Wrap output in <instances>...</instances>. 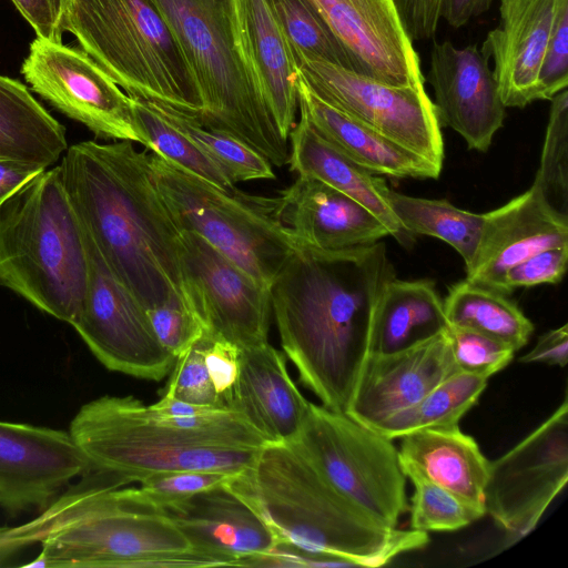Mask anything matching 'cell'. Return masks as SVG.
Masks as SVG:
<instances>
[{
  "mask_svg": "<svg viewBox=\"0 0 568 568\" xmlns=\"http://www.w3.org/2000/svg\"><path fill=\"white\" fill-rule=\"evenodd\" d=\"M396 277L384 243L298 250L270 287L286 357L322 405L345 413L368 355L375 308Z\"/></svg>",
  "mask_w": 568,
  "mask_h": 568,
  "instance_id": "cell-1",
  "label": "cell"
},
{
  "mask_svg": "<svg viewBox=\"0 0 568 568\" xmlns=\"http://www.w3.org/2000/svg\"><path fill=\"white\" fill-rule=\"evenodd\" d=\"M59 166L81 226L143 307L170 301L193 306L182 230L158 187L149 154L131 141H83L65 150Z\"/></svg>",
  "mask_w": 568,
  "mask_h": 568,
  "instance_id": "cell-2",
  "label": "cell"
},
{
  "mask_svg": "<svg viewBox=\"0 0 568 568\" xmlns=\"http://www.w3.org/2000/svg\"><path fill=\"white\" fill-rule=\"evenodd\" d=\"M226 485L258 515L277 542L349 566L379 567L429 541L425 531L373 520L290 442L266 443L254 463Z\"/></svg>",
  "mask_w": 568,
  "mask_h": 568,
  "instance_id": "cell-3",
  "label": "cell"
},
{
  "mask_svg": "<svg viewBox=\"0 0 568 568\" xmlns=\"http://www.w3.org/2000/svg\"><path fill=\"white\" fill-rule=\"evenodd\" d=\"M221 556L191 546L176 525L136 487L98 478L81 484L26 567L192 568L230 566Z\"/></svg>",
  "mask_w": 568,
  "mask_h": 568,
  "instance_id": "cell-4",
  "label": "cell"
},
{
  "mask_svg": "<svg viewBox=\"0 0 568 568\" xmlns=\"http://www.w3.org/2000/svg\"><path fill=\"white\" fill-rule=\"evenodd\" d=\"M87 283L82 227L60 166L45 169L0 205V285L72 325Z\"/></svg>",
  "mask_w": 568,
  "mask_h": 568,
  "instance_id": "cell-5",
  "label": "cell"
},
{
  "mask_svg": "<svg viewBox=\"0 0 568 568\" xmlns=\"http://www.w3.org/2000/svg\"><path fill=\"white\" fill-rule=\"evenodd\" d=\"M166 23L201 102L196 118L272 165L288 163V141L255 89L237 50L227 0H151Z\"/></svg>",
  "mask_w": 568,
  "mask_h": 568,
  "instance_id": "cell-6",
  "label": "cell"
},
{
  "mask_svg": "<svg viewBox=\"0 0 568 568\" xmlns=\"http://www.w3.org/2000/svg\"><path fill=\"white\" fill-rule=\"evenodd\" d=\"M69 433L90 473L116 487L170 470L237 475L262 448L225 447L185 433L133 396L90 400L73 417Z\"/></svg>",
  "mask_w": 568,
  "mask_h": 568,
  "instance_id": "cell-7",
  "label": "cell"
},
{
  "mask_svg": "<svg viewBox=\"0 0 568 568\" xmlns=\"http://www.w3.org/2000/svg\"><path fill=\"white\" fill-rule=\"evenodd\" d=\"M62 26L130 97L200 115L194 84L151 0H72Z\"/></svg>",
  "mask_w": 568,
  "mask_h": 568,
  "instance_id": "cell-8",
  "label": "cell"
},
{
  "mask_svg": "<svg viewBox=\"0 0 568 568\" xmlns=\"http://www.w3.org/2000/svg\"><path fill=\"white\" fill-rule=\"evenodd\" d=\"M149 156L181 230L199 234L270 288L297 251L278 216L277 197L223 189L153 152Z\"/></svg>",
  "mask_w": 568,
  "mask_h": 568,
  "instance_id": "cell-9",
  "label": "cell"
},
{
  "mask_svg": "<svg viewBox=\"0 0 568 568\" xmlns=\"http://www.w3.org/2000/svg\"><path fill=\"white\" fill-rule=\"evenodd\" d=\"M290 443L376 523L395 528L408 511L407 477L393 439L345 413L310 403L302 427Z\"/></svg>",
  "mask_w": 568,
  "mask_h": 568,
  "instance_id": "cell-10",
  "label": "cell"
},
{
  "mask_svg": "<svg viewBox=\"0 0 568 568\" xmlns=\"http://www.w3.org/2000/svg\"><path fill=\"white\" fill-rule=\"evenodd\" d=\"M300 78L327 104L443 168L444 141L425 87H396L327 61L293 52Z\"/></svg>",
  "mask_w": 568,
  "mask_h": 568,
  "instance_id": "cell-11",
  "label": "cell"
},
{
  "mask_svg": "<svg viewBox=\"0 0 568 568\" xmlns=\"http://www.w3.org/2000/svg\"><path fill=\"white\" fill-rule=\"evenodd\" d=\"M82 232L88 283L72 326L108 369L162 381L170 374L175 357L158 341L143 305L112 272L83 227Z\"/></svg>",
  "mask_w": 568,
  "mask_h": 568,
  "instance_id": "cell-12",
  "label": "cell"
},
{
  "mask_svg": "<svg viewBox=\"0 0 568 568\" xmlns=\"http://www.w3.org/2000/svg\"><path fill=\"white\" fill-rule=\"evenodd\" d=\"M21 74L34 93L95 136L144 145L134 99L81 48L36 37Z\"/></svg>",
  "mask_w": 568,
  "mask_h": 568,
  "instance_id": "cell-13",
  "label": "cell"
},
{
  "mask_svg": "<svg viewBox=\"0 0 568 568\" xmlns=\"http://www.w3.org/2000/svg\"><path fill=\"white\" fill-rule=\"evenodd\" d=\"M568 480V402L489 464L484 507L510 540L531 532Z\"/></svg>",
  "mask_w": 568,
  "mask_h": 568,
  "instance_id": "cell-14",
  "label": "cell"
},
{
  "mask_svg": "<svg viewBox=\"0 0 568 568\" xmlns=\"http://www.w3.org/2000/svg\"><path fill=\"white\" fill-rule=\"evenodd\" d=\"M182 263L187 295L209 333L240 348L268 342V287L191 231L182 230Z\"/></svg>",
  "mask_w": 568,
  "mask_h": 568,
  "instance_id": "cell-15",
  "label": "cell"
},
{
  "mask_svg": "<svg viewBox=\"0 0 568 568\" xmlns=\"http://www.w3.org/2000/svg\"><path fill=\"white\" fill-rule=\"evenodd\" d=\"M90 471L69 432L0 420V506L8 514L45 509Z\"/></svg>",
  "mask_w": 568,
  "mask_h": 568,
  "instance_id": "cell-16",
  "label": "cell"
},
{
  "mask_svg": "<svg viewBox=\"0 0 568 568\" xmlns=\"http://www.w3.org/2000/svg\"><path fill=\"white\" fill-rule=\"evenodd\" d=\"M347 53L353 71L396 87L425 78L395 0H308Z\"/></svg>",
  "mask_w": 568,
  "mask_h": 568,
  "instance_id": "cell-17",
  "label": "cell"
},
{
  "mask_svg": "<svg viewBox=\"0 0 568 568\" xmlns=\"http://www.w3.org/2000/svg\"><path fill=\"white\" fill-rule=\"evenodd\" d=\"M488 60L477 44L457 48L449 41L435 42L426 77L439 122L456 131L469 149L481 152L506 116Z\"/></svg>",
  "mask_w": 568,
  "mask_h": 568,
  "instance_id": "cell-18",
  "label": "cell"
},
{
  "mask_svg": "<svg viewBox=\"0 0 568 568\" xmlns=\"http://www.w3.org/2000/svg\"><path fill=\"white\" fill-rule=\"evenodd\" d=\"M568 245V215L536 184L485 213L477 252L466 268L468 282L500 293L505 273L546 248Z\"/></svg>",
  "mask_w": 568,
  "mask_h": 568,
  "instance_id": "cell-19",
  "label": "cell"
},
{
  "mask_svg": "<svg viewBox=\"0 0 568 568\" xmlns=\"http://www.w3.org/2000/svg\"><path fill=\"white\" fill-rule=\"evenodd\" d=\"M457 372L447 329L400 352L368 354L345 414L372 427Z\"/></svg>",
  "mask_w": 568,
  "mask_h": 568,
  "instance_id": "cell-20",
  "label": "cell"
},
{
  "mask_svg": "<svg viewBox=\"0 0 568 568\" xmlns=\"http://www.w3.org/2000/svg\"><path fill=\"white\" fill-rule=\"evenodd\" d=\"M235 43L281 135L288 141L298 108L293 50L268 0H227Z\"/></svg>",
  "mask_w": 568,
  "mask_h": 568,
  "instance_id": "cell-21",
  "label": "cell"
},
{
  "mask_svg": "<svg viewBox=\"0 0 568 568\" xmlns=\"http://www.w3.org/2000/svg\"><path fill=\"white\" fill-rule=\"evenodd\" d=\"M276 197L278 216L297 251H342L390 235L359 202L313 178L298 175Z\"/></svg>",
  "mask_w": 568,
  "mask_h": 568,
  "instance_id": "cell-22",
  "label": "cell"
},
{
  "mask_svg": "<svg viewBox=\"0 0 568 568\" xmlns=\"http://www.w3.org/2000/svg\"><path fill=\"white\" fill-rule=\"evenodd\" d=\"M562 0H500V21L481 51L493 59V75L506 108L537 101L538 74Z\"/></svg>",
  "mask_w": 568,
  "mask_h": 568,
  "instance_id": "cell-23",
  "label": "cell"
},
{
  "mask_svg": "<svg viewBox=\"0 0 568 568\" xmlns=\"http://www.w3.org/2000/svg\"><path fill=\"white\" fill-rule=\"evenodd\" d=\"M226 484L155 506L193 548L226 558L231 566H236L242 558L270 551L277 540Z\"/></svg>",
  "mask_w": 568,
  "mask_h": 568,
  "instance_id": "cell-24",
  "label": "cell"
},
{
  "mask_svg": "<svg viewBox=\"0 0 568 568\" xmlns=\"http://www.w3.org/2000/svg\"><path fill=\"white\" fill-rule=\"evenodd\" d=\"M286 361L284 352L268 342L242 348L231 409L241 413L266 443L294 439L311 403L294 383Z\"/></svg>",
  "mask_w": 568,
  "mask_h": 568,
  "instance_id": "cell-25",
  "label": "cell"
},
{
  "mask_svg": "<svg viewBox=\"0 0 568 568\" xmlns=\"http://www.w3.org/2000/svg\"><path fill=\"white\" fill-rule=\"evenodd\" d=\"M298 110L333 148L377 175L437 179L440 169L352 119L314 94L298 79Z\"/></svg>",
  "mask_w": 568,
  "mask_h": 568,
  "instance_id": "cell-26",
  "label": "cell"
},
{
  "mask_svg": "<svg viewBox=\"0 0 568 568\" xmlns=\"http://www.w3.org/2000/svg\"><path fill=\"white\" fill-rule=\"evenodd\" d=\"M403 471L417 474L484 508L490 462L459 426L428 428L400 437Z\"/></svg>",
  "mask_w": 568,
  "mask_h": 568,
  "instance_id": "cell-27",
  "label": "cell"
},
{
  "mask_svg": "<svg viewBox=\"0 0 568 568\" xmlns=\"http://www.w3.org/2000/svg\"><path fill=\"white\" fill-rule=\"evenodd\" d=\"M288 139L291 149L287 164L292 171L320 180L359 202L387 227L392 236L402 241L406 233L392 211L390 189L383 178L333 148L301 113Z\"/></svg>",
  "mask_w": 568,
  "mask_h": 568,
  "instance_id": "cell-28",
  "label": "cell"
},
{
  "mask_svg": "<svg viewBox=\"0 0 568 568\" xmlns=\"http://www.w3.org/2000/svg\"><path fill=\"white\" fill-rule=\"evenodd\" d=\"M447 327L443 300L433 281L394 277L375 308L368 354L384 355L410 348Z\"/></svg>",
  "mask_w": 568,
  "mask_h": 568,
  "instance_id": "cell-29",
  "label": "cell"
},
{
  "mask_svg": "<svg viewBox=\"0 0 568 568\" xmlns=\"http://www.w3.org/2000/svg\"><path fill=\"white\" fill-rule=\"evenodd\" d=\"M67 149L64 126L23 83L0 74V159L48 169Z\"/></svg>",
  "mask_w": 568,
  "mask_h": 568,
  "instance_id": "cell-30",
  "label": "cell"
},
{
  "mask_svg": "<svg viewBox=\"0 0 568 568\" xmlns=\"http://www.w3.org/2000/svg\"><path fill=\"white\" fill-rule=\"evenodd\" d=\"M448 325L498 338L515 351L525 346L534 325L505 294L467 280L454 284L443 301Z\"/></svg>",
  "mask_w": 568,
  "mask_h": 568,
  "instance_id": "cell-31",
  "label": "cell"
},
{
  "mask_svg": "<svg viewBox=\"0 0 568 568\" xmlns=\"http://www.w3.org/2000/svg\"><path fill=\"white\" fill-rule=\"evenodd\" d=\"M392 211L406 234L439 239L462 256L467 268L477 252L485 213L459 209L446 200L415 197L390 189Z\"/></svg>",
  "mask_w": 568,
  "mask_h": 568,
  "instance_id": "cell-32",
  "label": "cell"
},
{
  "mask_svg": "<svg viewBox=\"0 0 568 568\" xmlns=\"http://www.w3.org/2000/svg\"><path fill=\"white\" fill-rule=\"evenodd\" d=\"M487 382L486 378L459 371L436 385L418 402L371 428L395 439L422 429L459 426V420L477 403Z\"/></svg>",
  "mask_w": 568,
  "mask_h": 568,
  "instance_id": "cell-33",
  "label": "cell"
},
{
  "mask_svg": "<svg viewBox=\"0 0 568 568\" xmlns=\"http://www.w3.org/2000/svg\"><path fill=\"white\" fill-rule=\"evenodd\" d=\"M145 102L210 156L234 184L275 178L273 165L235 136L203 125L195 116L172 106Z\"/></svg>",
  "mask_w": 568,
  "mask_h": 568,
  "instance_id": "cell-34",
  "label": "cell"
},
{
  "mask_svg": "<svg viewBox=\"0 0 568 568\" xmlns=\"http://www.w3.org/2000/svg\"><path fill=\"white\" fill-rule=\"evenodd\" d=\"M133 99L136 121L146 149L220 187L227 190L235 187L225 172L189 138L163 119L145 101Z\"/></svg>",
  "mask_w": 568,
  "mask_h": 568,
  "instance_id": "cell-35",
  "label": "cell"
},
{
  "mask_svg": "<svg viewBox=\"0 0 568 568\" xmlns=\"http://www.w3.org/2000/svg\"><path fill=\"white\" fill-rule=\"evenodd\" d=\"M295 53L353 70L352 62L308 0H268Z\"/></svg>",
  "mask_w": 568,
  "mask_h": 568,
  "instance_id": "cell-36",
  "label": "cell"
},
{
  "mask_svg": "<svg viewBox=\"0 0 568 568\" xmlns=\"http://www.w3.org/2000/svg\"><path fill=\"white\" fill-rule=\"evenodd\" d=\"M414 485L408 511L410 529L452 531L464 528L486 515L480 508L450 490L417 474L406 475Z\"/></svg>",
  "mask_w": 568,
  "mask_h": 568,
  "instance_id": "cell-37",
  "label": "cell"
},
{
  "mask_svg": "<svg viewBox=\"0 0 568 568\" xmlns=\"http://www.w3.org/2000/svg\"><path fill=\"white\" fill-rule=\"evenodd\" d=\"M550 112L536 183L558 211L568 206V90L550 100Z\"/></svg>",
  "mask_w": 568,
  "mask_h": 568,
  "instance_id": "cell-38",
  "label": "cell"
},
{
  "mask_svg": "<svg viewBox=\"0 0 568 568\" xmlns=\"http://www.w3.org/2000/svg\"><path fill=\"white\" fill-rule=\"evenodd\" d=\"M210 339L211 334L205 331L195 343L175 358L162 396L197 406L223 408L204 361Z\"/></svg>",
  "mask_w": 568,
  "mask_h": 568,
  "instance_id": "cell-39",
  "label": "cell"
},
{
  "mask_svg": "<svg viewBox=\"0 0 568 568\" xmlns=\"http://www.w3.org/2000/svg\"><path fill=\"white\" fill-rule=\"evenodd\" d=\"M453 357L458 371L488 379L513 359L515 349L489 335L448 325Z\"/></svg>",
  "mask_w": 568,
  "mask_h": 568,
  "instance_id": "cell-40",
  "label": "cell"
},
{
  "mask_svg": "<svg viewBox=\"0 0 568 568\" xmlns=\"http://www.w3.org/2000/svg\"><path fill=\"white\" fill-rule=\"evenodd\" d=\"M145 311L158 341L175 358L206 331L196 310L183 301H170Z\"/></svg>",
  "mask_w": 568,
  "mask_h": 568,
  "instance_id": "cell-41",
  "label": "cell"
},
{
  "mask_svg": "<svg viewBox=\"0 0 568 568\" xmlns=\"http://www.w3.org/2000/svg\"><path fill=\"white\" fill-rule=\"evenodd\" d=\"M235 475L210 470H170L154 474L136 487L139 495L153 505L182 499L229 483Z\"/></svg>",
  "mask_w": 568,
  "mask_h": 568,
  "instance_id": "cell-42",
  "label": "cell"
},
{
  "mask_svg": "<svg viewBox=\"0 0 568 568\" xmlns=\"http://www.w3.org/2000/svg\"><path fill=\"white\" fill-rule=\"evenodd\" d=\"M568 87V0H562L538 74L537 100H551Z\"/></svg>",
  "mask_w": 568,
  "mask_h": 568,
  "instance_id": "cell-43",
  "label": "cell"
},
{
  "mask_svg": "<svg viewBox=\"0 0 568 568\" xmlns=\"http://www.w3.org/2000/svg\"><path fill=\"white\" fill-rule=\"evenodd\" d=\"M568 245L542 250L510 267L504 275L500 293L509 294L519 287L556 284L567 270Z\"/></svg>",
  "mask_w": 568,
  "mask_h": 568,
  "instance_id": "cell-44",
  "label": "cell"
},
{
  "mask_svg": "<svg viewBox=\"0 0 568 568\" xmlns=\"http://www.w3.org/2000/svg\"><path fill=\"white\" fill-rule=\"evenodd\" d=\"M211 334V333H210ZM242 348L211 334L204 354L205 365L223 408L231 409L241 368Z\"/></svg>",
  "mask_w": 568,
  "mask_h": 568,
  "instance_id": "cell-45",
  "label": "cell"
},
{
  "mask_svg": "<svg viewBox=\"0 0 568 568\" xmlns=\"http://www.w3.org/2000/svg\"><path fill=\"white\" fill-rule=\"evenodd\" d=\"M73 496V489L49 505L43 513L29 523L18 527H0V565L17 551L41 541L49 529L67 509Z\"/></svg>",
  "mask_w": 568,
  "mask_h": 568,
  "instance_id": "cell-46",
  "label": "cell"
},
{
  "mask_svg": "<svg viewBox=\"0 0 568 568\" xmlns=\"http://www.w3.org/2000/svg\"><path fill=\"white\" fill-rule=\"evenodd\" d=\"M36 36L53 42H62L63 0H11Z\"/></svg>",
  "mask_w": 568,
  "mask_h": 568,
  "instance_id": "cell-47",
  "label": "cell"
},
{
  "mask_svg": "<svg viewBox=\"0 0 568 568\" xmlns=\"http://www.w3.org/2000/svg\"><path fill=\"white\" fill-rule=\"evenodd\" d=\"M395 3L412 41L434 37L440 20V0H395Z\"/></svg>",
  "mask_w": 568,
  "mask_h": 568,
  "instance_id": "cell-48",
  "label": "cell"
},
{
  "mask_svg": "<svg viewBox=\"0 0 568 568\" xmlns=\"http://www.w3.org/2000/svg\"><path fill=\"white\" fill-rule=\"evenodd\" d=\"M521 363H545L565 367L568 362V324L542 334L535 347L519 358Z\"/></svg>",
  "mask_w": 568,
  "mask_h": 568,
  "instance_id": "cell-49",
  "label": "cell"
},
{
  "mask_svg": "<svg viewBox=\"0 0 568 568\" xmlns=\"http://www.w3.org/2000/svg\"><path fill=\"white\" fill-rule=\"evenodd\" d=\"M37 164L0 159V205L23 184L44 171Z\"/></svg>",
  "mask_w": 568,
  "mask_h": 568,
  "instance_id": "cell-50",
  "label": "cell"
},
{
  "mask_svg": "<svg viewBox=\"0 0 568 568\" xmlns=\"http://www.w3.org/2000/svg\"><path fill=\"white\" fill-rule=\"evenodd\" d=\"M491 2L493 0H440L439 16L453 28H460L489 10Z\"/></svg>",
  "mask_w": 568,
  "mask_h": 568,
  "instance_id": "cell-51",
  "label": "cell"
},
{
  "mask_svg": "<svg viewBox=\"0 0 568 568\" xmlns=\"http://www.w3.org/2000/svg\"><path fill=\"white\" fill-rule=\"evenodd\" d=\"M72 0H63V6H64V12L67 10V8L69 7V4L71 3Z\"/></svg>",
  "mask_w": 568,
  "mask_h": 568,
  "instance_id": "cell-52",
  "label": "cell"
}]
</instances>
